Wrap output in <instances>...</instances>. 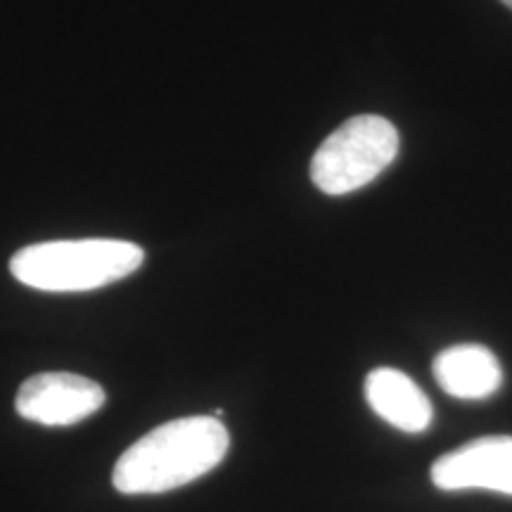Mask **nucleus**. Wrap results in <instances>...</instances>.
I'll return each instance as SVG.
<instances>
[{"mask_svg":"<svg viewBox=\"0 0 512 512\" xmlns=\"http://www.w3.org/2000/svg\"><path fill=\"white\" fill-rule=\"evenodd\" d=\"M441 491H491L512 496V437H482L448 451L432 465Z\"/></svg>","mask_w":512,"mask_h":512,"instance_id":"obj_5","label":"nucleus"},{"mask_svg":"<svg viewBox=\"0 0 512 512\" xmlns=\"http://www.w3.org/2000/svg\"><path fill=\"white\" fill-rule=\"evenodd\" d=\"M501 3H505V5H508V8L512 10V0H501Z\"/></svg>","mask_w":512,"mask_h":512,"instance_id":"obj_8","label":"nucleus"},{"mask_svg":"<svg viewBox=\"0 0 512 512\" xmlns=\"http://www.w3.org/2000/svg\"><path fill=\"white\" fill-rule=\"evenodd\" d=\"M230 448L226 425L214 415L178 418L147 432L121 453L112 484L119 494H166L209 475Z\"/></svg>","mask_w":512,"mask_h":512,"instance_id":"obj_1","label":"nucleus"},{"mask_svg":"<svg viewBox=\"0 0 512 512\" xmlns=\"http://www.w3.org/2000/svg\"><path fill=\"white\" fill-rule=\"evenodd\" d=\"M366 401L377 418L408 434L432 425L434 411L427 394L411 377L394 368H377L366 377Z\"/></svg>","mask_w":512,"mask_h":512,"instance_id":"obj_6","label":"nucleus"},{"mask_svg":"<svg viewBox=\"0 0 512 512\" xmlns=\"http://www.w3.org/2000/svg\"><path fill=\"white\" fill-rule=\"evenodd\" d=\"M434 377L448 396L482 401L503 384V368L496 354L482 344H456L434 358Z\"/></svg>","mask_w":512,"mask_h":512,"instance_id":"obj_7","label":"nucleus"},{"mask_svg":"<svg viewBox=\"0 0 512 512\" xmlns=\"http://www.w3.org/2000/svg\"><path fill=\"white\" fill-rule=\"evenodd\" d=\"M105 389L91 377L74 373H41L24 380L15 408L24 420L46 427H69L91 418L105 406Z\"/></svg>","mask_w":512,"mask_h":512,"instance_id":"obj_4","label":"nucleus"},{"mask_svg":"<svg viewBox=\"0 0 512 512\" xmlns=\"http://www.w3.org/2000/svg\"><path fill=\"white\" fill-rule=\"evenodd\" d=\"M143 261V247L126 240H55L19 249L10 271L34 290L88 292L136 273Z\"/></svg>","mask_w":512,"mask_h":512,"instance_id":"obj_2","label":"nucleus"},{"mask_svg":"<svg viewBox=\"0 0 512 512\" xmlns=\"http://www.w3.org/2000/svg\"><path fill=\"white\" fill-rule=\"evenodd\" d=\"M396 155L399 133L392 121L361 114L320 143L311 159V181L325 195H347L375 181Z\"/></svg>","mask_w":512,"mask_h":512,"instance_id":"obj_3","label":"nucleus"}]
</instances>
